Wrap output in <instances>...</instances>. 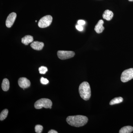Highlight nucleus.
<instances>
[{"label":"nucleus","mask_w":133,"mask_h":133,"mask_svg":"<svg viewBox=\"0 0 133 133\" xmlns=\"http://www.w3.org/2000/svg\"><path fill=\"white\" fill-rule=\"evenodd\" d=\"M66 121L70 125L79 127L87 124L88 121V118L87 116L83 115L70 116L67 117Z\"/></svg>","instance_id":"f257e3e1"},{"label":"nucleus","mask_w":133,"mask_h":133,"mask_svg":"<svg viewBox=\"0 0 133 133\" xmlns=\"http://www.w3.org/2000/svg\"><path fill=\"white\" fill-rule=\"evenodd\" d=\"M79 92L83 99L85 101L90 99L91 96V90L89 83L86 81L81 83L79 87Z\"/></svg>","instance_id":"f03ea898"},{"label":"nucleus","mask_w":133,"mask_h":133,"mask_svg":"<svg viewBox=\"0 0 133 133\" xmlns=\"http://www.w3.org/2000/svg\"><path fill=\"white\" fill-rule=\"evenodd\" d=\"M52 104L51 100L48 98H41L36 101L35 104V107L36 109H41L43 108L51 109Z\"/></svg>","instance_id":"7ed1b4c3"},{"label":"nucleus","mask_w":133,"mask_h":133,"mask_svg":"<svg viewBox=\"0 0 133 133\" xmlns=\"http://www.w3.org/2000/svg\"><path fill=\"white\" fill-rule=\"evenodd\" d=\"M52 20V17L49 15L43 17L38 22V27L42 28H47L51 24Z\"/></svg>","instance_id":"20e7f679"},{"label":"nucleus","mask_w":133,"mask_h":133,"mask_svg":"<svg viewBox=\"0 0 133 133\" xmlns=\"http://www.w3.org/2000/svg\"><path fill=\"white\" fill-rule=\"evenodd\" d=\"M133 78V68L124 70L122 73L121 79L123 83H126Z\"/></svg>","instance_id":"39448f33"},{"label":"nucleus","mask_w":133,"mask_h":133,"mask_svg":"<svg viewBox=\"0 0 133 133\" xmlns=\"http://www.w3.org/2000/svg\"><path fill=\"white\" fill-rule=\"evenodd\" d=\"M57 54L58 57L62 60L71 58L73 57L75 55L74 51H58Z\"/></svg>","instance_id":"423d86ee"},{"label":"nucleus","mask_w":133,"mask_h":133,"mask_svg":"<svg viewBox=\"0 0 133 133\" xmlns=\"http://www.w3.org/2000/svg\"><path fill=\"white\" fill-rule=\"evenodd\" d=\"M17 17L16 14L12 12L8 16L6 21V25L8 28H11L14 23Z\"/></svg>","instance_id":"0eeeda50"},{"label":"nucleus","mask_w":133,"mask_h":133,"mask_svg":"<svg viewBox=\"0 0 133 133\" xmlns=\"http://www.w3.org/2000/svg\"><path fill=\"white\" fill-rule=\"evenodd\" d=\"M18 84L20 87L23 88H27L30 87L31 84L30 81L25 77L20 78L18 80Z\"/></svg>","instance_id":"6e6552de"},{"label":"nucleus","mask_w":133,"mask_h":133,"mask_svg":"<svg viewBox=\"0 0 133 133\" xmlns=\"http://www.w3.org/2000/svg\"><path fill=\"white\" fill-rule=\"evenodd\" d=\"M44 46V44L42 42L35 41L31 43L30 46L33 49L36 50H41Z\"/></svg>","instance_id":"1a4fd4ad"},{"label":"nucleus","mask_w":133,"mask_h":133,"mask_svg":"<svg viewBox=\"0 0 133 133\" xmlns=\"http://www.w3.org/2000/svg\"><path fill=\"white\" fill-rule=\"evenodd\" d=\"M104 23V21L102 20H99L97 24H96L95 27V29H94L95 31L97 33H98V34L101 33L104 30V27L103 26Z\"/></svg>","instance_id":"9d476101"},{"label":"nucleus","mask_w":133,"mask_h":133,"mask_svg":"<svg viewBox=\"0 0 133 133\" xmlns=\"http://www.w3.org/2000/svg\"><path fill=\"white\" fill-rule=\"evenodd\" d=\"M113 16V13L111 11H110L109 10H107L104 12L102 17L104 19H105L107 21H110L112 18Z\"/></svg>","instance_id":"9b49d317"},{"label":"nucleus","mask_w":133,"mask_h":133,"mask_svg":"<svg viewBox=\"0 0 133 133\" xmlns=\"http://www.w3.org/2000/svg\"><path fill=\"white\" fill-rule=\"evenodd\" d=\"M33 37L32 36L26 35L22 38V42L26 45H28L30 43L33 42Z\"/></svg>","instance_id":"f8f14e48"},{"label":"nucleus","mask_w":133,"mask_h":133,"mask_svg":"<svg viewBox=\"0 0 133 133\" xmlns=\"http://www.w3.org/2000/svg\"><path fill=\"white\" fill-rule=\"evenodd\" d=\"M10 83L9 80L7 78H4L2 84V88L3 90L7 91L9 90Z\"/></svg>","instance_id":"ddd939ff"},{"label":"nucleus","mask_w":133,"mask_h":133,"mask_svg":"<svg viewBox=\"0 0 133 133\" xmlns=\"http://www.w3.org/2000/svg\"><path fill=\"white\" fill-rule=\"evenodd\" d=\"M133 131V127L132 126H127L123 127L119 131V133H130Z\"/></svg>","instance_id":"4468645a"},{"label":"nucleus","mask_w":133,"mask_h":133,"mask_svg":"<svg viewBox=\"0 0 133 133\" xmlns=\"http://www.w3.org/2000/svg\"><path fill=\"white\" fill-rule=\"evenodd\" d=\"M123 98L122 97H118L113 99H112L109 102V104L110 105H114L116 104H119L123 102Z\"/></svg>","instance_id":"2eb2a0df"},{"label":"nucleus","mask_w":133,"mask_h":133,"mask_svg":"<svg viewBox=\"0 0 133 133\" xmlns=\"http://www.w3.org/2000/svg\"><path fill=\"white\" fill-rule=\"evenodd\" d=\"M8 109H5L3 110L0 114V120L3 121L6 118L8 114Z\"/></svg>","instance_id":"dca6fc26"},{"label":"nucleus","mask_w":133,"mask_h":133,"mask_svg":"<svg viewBox=\"0 0 133 133\" xmlns=\"http://www.w3.org/2000/svg\"><path fill=\"white\" fill-rule=\"evenodd\" d=\"M40 74H44L48 71V69L47 67L44 66H41L38 69Z\"/></svg>","instance_id":"f3484780"},{"label":"nucleus","mask_w":133,"mask_h":133,"mask_svg":"<svg viewBox=\"0 0 133 133\" xmlns=\"http://www.w3.org/2000/svg\"><path fill=\"white\" fill-rule=\"evenodd\" d=\"M43 127L40 125H36L35 127V131L37 133H41L42 132L43 130Z\"/></svg>","instance_id":"a211bd4d"},{"label":"nucleus","mask_w":133,"mask_h":133,"mask_svg":"<svg viewBox=\"0 0 133 133\" xmlns=\"http://www.w3.org/2000/svg\"><path fill=\"white\" fill-rule=\"evenodd\" d=\"M41 83L44 85H46L49 83V81L47 79L44 78L42 77L40 79Z\"/></svg>","instance_id":"6ab92c4d"},{"label":"nucleus","mask_w":133,"mask_h":133,"mask_svg":"<svg viewBox=\"0 0 133 133\" xmlns=\"http://www.w3.org/2000/svg\"><path fill=\"white\" fill-rule=\"evenodd\" d=\"M76 28L77 29V30H78L79 31H82L83 30V26H82V25H79V24L76 25Z\"/></svg>","instance_id":"aec40b11"},{"label":"nucleus","mask_w":133,"mask_h":133,"mask_svg":"<svg viewBox=\"0 0 133 133\" xmlns=\"http://www.w3.org/2000/svg\"><path fill=\"white\" fill-rule=\"evenodd\" d=\"M78 24L82 25H82L85 24V21H83V20H79L78 21Z\"/></svg>","instance_id":"412c9836"},{"label":"nucleus","mask_w":133,"mask_h":133,"mask_svg":"<svg viewBox=\"0 0 133 133\" xmlns=\"http://www.w3.org/2000/svg\"><path fill=\"white\" fill-rule=\"evenodd\" d=\"M48 133H57L58 132L57 131H55V130L53 129H51V130H50L48 132Z\"/></svg>","instance_id":"4be33fe9"},{"label":"nucleus","mask_w":133,"mask_h":133,"mask_svg":"<svg viewBox=\"0 0 133 133\" xmlns=\"http://www.w3.org/2000/svg\"><path fill=\"white\" fill-rule=\"evenodd\" d=\"M128 1L130 2H133V0H128Z\"/></svg>","instance_id":"5701e85b"}]
</instances>
